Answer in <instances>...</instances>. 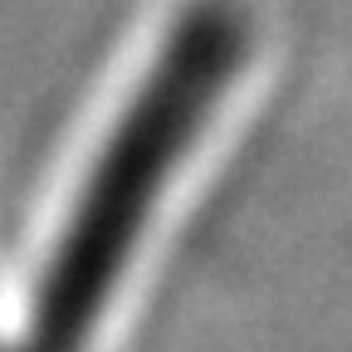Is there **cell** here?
<instances>
[{
  "mask_svg": "<svg viewBox=\"0 0 352 352\" xmlns=\"http://www.w3.org/2000/svg\"><path fill=\"white\" fill-rule=\"evenodd\" d=\"M240 50L245 25L230 6H201L171 30L142 94L132 98L103 162L88 176L83 206L44 279V298L25 352H74L98 303L108 298L122 254L138 240L157 186L166 182L186 138L220 98Z\"/></svg>",
  "mask_w": 352,
  "mask_h": 352,
  "instance_id": "obj_1",
  "label": "cell"
}]
</instances>
